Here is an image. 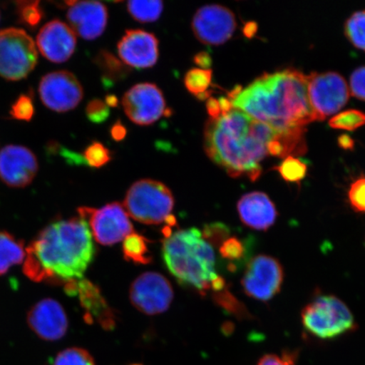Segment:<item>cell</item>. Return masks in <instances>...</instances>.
I'll return each instance as SVG.
<instances>
[{
    "instance_id": "1",
    "label": "cell",
    "mask_w": 365,
    "mask_h": 365,
    "mask_svg": "<svg viewBox=\"0 0 365 365\" xmlns=\"http://www.w3.org/2000/svg\"><path fill=\"white\" fill-rule=\"evenodd\" d=\"M304 128L279 130L231 110L205 123L204 149L213 163L234 177L257 181L267 156L287 158L307 153Z\"/></svg>"
},
{
    "instance_id": "2",
    "label": "cell",
    "mask_w": 365,
    "mask_h": 365,
    "mask_svg": "<svg viewBox=\"0 0 365 365\" xmlns=\"http://www.w3.org/2000/svg\"><path fill=\"white\" fill-rule=\"evenodd\" d=\"M95 252L93 236L83 218L53 222L26 248L23 272L36 282L66 284L82 279Z\"/></svg>"
},
{
    "instance_id": "3",
    "label": "cell",
    "mask_w": 365,
    "mask_h": 365,
    "mask_svg": "<svg viewBox=\"0 0 365 365\" xmlns=\"http://www.w3.org/2000/svg\"><path fill=\"white\" fill-rule=\"evenodd\" d=\"M228 97L232 108L276 129L304 128L317 120L307 76L294 68L264 74L244 89L232 90Z\"/></svg>"
},
{
    "instance_id": "4",
    "label": "cell",
    "mask_w": 365,
    "mask_h": 365,
    "mask_svg": "<svg viewBox=\"0 0 365 365\" xmlns=\"http://www.w3.org/2000/svg\"><path fill=\"white\" fill-rule=\"evenodd\" d=\"M164 263L181 284L195 287L205 295L218 277L212 246L195 227L179 230L163 243Z\"/></svg>"
},
{
    "instance_id": "5",
    "label": "cell",
    "mask_w": 365,
    "mask_h": 365,
    "mask_svg": "<svg viewBox=\"0 0 365 365\" xmlns=\"http://www.w3.org/2000/svg\"><path fill=\"white\" fill-rule=\"evenodd\" d=\"M301 322L305 331L322 340L336 339L357 328L349 308L333 295L314 298L303 309Z\"/></svg>"
},
{
    "instance_id": "6",
    "label": "cell",
    "mask_w": 365,
    "mask_h": 365,
    "mask_svg": "<svg viewBox=\"0 0 365 365\" xmlns=\"http://www.w3.org/2000/svg\"><path fill=\"white\" fill-rule=\"evenodd\" d=\"M175 198L163 182L145 179L136 181L128 190L124 200L127 214L148 225H161L172 215Z\"/></svg>"
},
{
    "instance_id": "7",
    "label": "cell",
    "mask_w": 365,
    "mask_h": 365,
    "mask_svg": "<svg viewBox=\"0 0 365 365\" xmlns=\"http://www.w3.org/2000/svg\"><path fill=\"white\" fill-rule=\"evenodd\" d=\"M34 40L24 30L0 31V76L16 81L26 78L38 63Z\"/></svg>"
},
{
    "instance_id": "8",
    "label": "cell",
    "mask_w": 365,
    "mask_h": 365,
    "mask_svg": "<svg viewBox=\"0 0 365 365\" xmlns=\"http://www.w3.org/2000/svg\"><path fill=\"white\" fill-rule=\"evenodd\" d=\"M308 96L317 120L322 121L344 108L349 99L346 80L339 73L326 72L307 76Z\"/></svg>"
},
{
    "instance_id": "9",
    "label": "cell",
    "mask_w": 365,
    "mask_h": 365,
    "mask_svg": "<svg viewBox=\"0 0 365 365\" xmlns=\"http://www.w3.org/2000/svg\"><path fill=\"white\" fill-rule=\"evenodd\" d=\"M284 271L277 259L258 255L246 267L241 284L246 295L255 300L267 302L282 289Z\"/></svg>"
},
{
    "instance_id": "10",
    "label": "cell",
    "mask_w": 365,
    "mask_h": 365,
    "mask_svg": "<svg viewBox=\"0 0 365 365\" xmlns=\"http://www.w3.org/2000/svg\"><path fill=\"white\" fill-rule=\"evenodd\" d=\"M78 212L79 217L88 222L95 240L103 245H115L133 232L129 215L118 202L100 209L81 207Z\"/></svg>"
},
{
    "instance_id": "11",
    "label": "cell",
    "mask_w": 365,
    "mask_h": 365,
    "mask_svg": "<svg viewBox=\"0 0 365 365\" xmlns=\"http://www.w3.org/2000/svg\"><path fill=\"white\" fill-rule=\"evenodd\" d=\"M132 304L148 316L165 312L173 299V289L165 277L158 272H145L130 286Z\"/></svg>"
},
{
    "instance_id": "12",
    "label": "cell",
    "mask_w": 365,
    "mask_h": 365,
    "mask_svg": "<svg viewBox=\"0 0 365 365\" xmlns=\"http://www.w3.org/2000/svg\"><path fill=\"white\" fill-rule=\"evenodd\" d=\"M122 105L127 117L138 125H153L160 118L170 114L162 91L153 83L132 86L123 97Z\"/></svg>"
},
{
    "instance_id": "13",
    "label": "cell",
    "mask_w": 365,
    "mask_h": 365,
    "mask_svg": "<svg viewBox=\"0 0 365 365\" xmlns=\"http://www.w3.org/2000/svg\"><path fill=\"white\" fill-rule=\"evenodd\" d=\"M38 91L45 106L58 113L76 108L84 96L78 79L66 71H54L44 76L40 81Z\"/></svg>"
},
{
    "instance_id": "14",
    "label": "cell",
    "mask_w": 365,
    "mask_h": 365,
    "mask_svg": "<svg viewBox=\"0 0 365 365\" xmlns=\"http://www.w3.org/2000/svg\"><path fill=\"white\" fill-rule=\"evenodd\" d=\"M191 26L200 43L221 45L234 35L237 23L235 14L230 9L219 4H209L196 11Z\"/></svg>"
},
{
    "instance_id": "15",
    "label": "cell",
    "mask_w": 365,
    "mask_h": 365,
    "mask_svg": "<svg viewBox=\"0 0 365 365\" xmlns=\"http://www.w3.org/2000/svg\"><path fill=\"white\" fill-rule=\"evenodd\" d=\"M38 162L31 150L9 145L0 150V180L12 188H24L34 180Z\"/></svg>"
},
{
    "instance_id": "16",
    "label": "cell",
    "mask_w": 365,
    "mask_h": 365,
    "mask_svg": "<svg viewBox=\"0 0 365 365\" xmlns=\"http://www.w3.org/2000/svg\"><path fill=\"white\" fill-rule=\"evenodd\" d=\"M118 53L127 66L150 68L158 62V40L153 34L143 30H128L118 43Z\"/></svg>"
},
{
    "instance_id": "17",
    "label": "cell",
    "mask_w": 365,
    "mask_h": 365,
    "mask_svg": "<svg viewBox=\"0 0 365 365\" xmlns=\"http://www.w3.org/2000/svg\"><path fill=\"white\" fill-rule=\"evenodd\" d=\"M76 34L66 23L53 20L43 26L36 38L38 50L48 61L61 63L76 51Z\"/></svg>"
},
{
    "instance_id": "18",
    "label": "cell",
    "mask_w": 365,
    "mask_h": 365,
    "mask_svg": "<svg viewBox=\"0 0 365 365\" xmlns=\"http://www.w3.org/2000/svg\"><path fill=\"white\" fill-rule=\"evenodd\" d=\"M27 322L31 329L46 341L61 339L68 330L65 309L52 299H44L34 305L27 314Z\"/></svg>"
},
{
    "instance_id": "19",
    "label": "cell",
    "mask_w": 365,
    "mask_h": 365,
    "mask_svg": "<svg viewBox=\"0 0 365 365\" xmlns=\"http://www.w3.org/2000/svg\"><path fill=\"white\" fill-rule=\"evenodd\" d=\"M67 19L75 34L85 40L101 36L108 24V10L98 1H68Z\"/></svg>"
},
{
    "instance_id": "20",
    "label": "cell",
    "mask_w": 365,
    "mask_h": 365,
    "mask_svg": "<svg viewBox=\"0 0 365 365\" xmlns=\"http://www.w3.org/2000/svg\"><path fill=\"white\" fill-rule=\"evenodd\" d=\"M237 209L242 222L254 230H268L278 216L275 204L267 194L259 191L242 196Z\"/></svg>"
},
{
    "instance_id": "21",
    "label": "cell",
    "mask_w": 365,
    "mask_h": 365,
    "mask_svg": "<svg viewBox=\"0 0 365 365\" xmlns=\"http://www.w3.org/2000/svg\"><path fill=\"white\" fill-rule=\"evenodd\" d=\"M76 296L79 297L81 307L88 312L85 316L86 322L93 323V317H95L104 329H113L115 327V314L108 307L102 291L97 285L82 278L77 282Z\"/></svg>"
},
{
    "instance_id": "22",
    "label": "cell",
    "mask_w": 365,
    "mask_h": 365,
    "mask_svg": "<svg viewBox=\"0 0 365 365\" xmlns=\"http://www.w3.org/2000/svg\"><path fill=\"white\" fill-rule=\"evenodd\" d=\"M25 257L24 242L17 240L10 232H0V276L11 267L22 263Z\"/></svg>"
},
{
    "instance_id": "23",
    "label": "cell",
    "mask_w": 365,
    "mask_h": 365,
    "mask_svg": "<svg viewBox=\"0 0 365 365\" xmlns=\"http://www.w3.org/2000/svg\"><path fill=\"white\" fill-rule=\"evenodd\" d=\"M123 255L128 262L148 264L153 262L150 255L149 240L144 236L132 232L123 240Z\"/></svg>"
},
{
    "instance_id": "24",
    "label": "cell",
    "mask_w": 365,
    "mask_h": 365,
    "mask_svg": "<svg viewBox=\"0 0 365 365\" xmlns=\"http://www.w3.org/2000/svg\"><path fill=\"white\" fill-rule=\"evenodd\" d=\"M127 10L137 21L141 23L153 22L158 20L163 11V3L160 0L153 1H129Z\"/></svg>"
},
{
    "instance_id": "25",
    "label": "cell",
    "mask_w": 365,
    "mask_h": 365,
    "mask_svg": "<svg viewBox=\"0 0 365 365\" xmlns=\"http://www.w3.org/2000/svg\"><path fill=\"white\" fill-rule=\"evenodd\" d=\"M212 71L203 70V68H191L186 73L184 82L187 90L191 94L197 97L200 94L207 93L212 84Z\"/></svg>"
},
{
    "instance_id": "26",
    "label": "cell",
    "mask_w": 365,
    "mask_h": 365,
    "mask_svg": "<svg viewBox=\"0 0 365 365\" xmlns=\"http://www.w3.org/2000/svg\"><path fill=\"white\" fill-rule=\"evenodd\" d=\"M345 34L354 47L365 51V10L354 13L346 20Z\"/></svg>"
},
{
    "instance_id": "27",
    "label": "cell",
    "mask_w": 365,
    "mask_h": 365,
    "mask_svg": "<svg viewBox=\"0 0 365 365\" xmlns=\"http://www.w3.org/2000/svg\"><path fill=\"white\" fill-rule=\"evenodd\" d=\"M277 170L286 182H299L307 176L308 167L302 160L289 156L277 167Z\"/></svg>"
},
{
    "instance_id": "28",
    "label": "cell",
    "mask_w": 365,
    "mask_h": 365,
    "mask_svg": "<svg viewBox=\"0 0 365 365\" xmlns=\"http://www.w3.org/2000/svg\"><path fill=\"white\" fill-rule=\"evenodd\" d=\"M365 125V113L350 109L336 114L329 121V125L333 129L354 131Z\"/></svg>"
},
{
    "instance_id": "29",
    "label": "cell",
    "mask_w": 365,
    "mask_h": 365,
    "mask_svg": "<svg viewBox=\"0 0 365 365\" xmlns=\"http://www.w3.org/2000/svg\"><path fill=\"white\" fill-rule=\"evenodd\" d=\"M16 13L18 19L29 27L38 26L43 17L42 8L39 1H17Z\"/></svg>"
},
{
    "instance_id": "30",
    "label": "cell",
    "mask_w": 365,
    "mask_h": 365,
    "mask_svg": "<svg viewBox=\"0 0 365 365\" xmlns=\"http://www.w3.org/2000/svg\"><path fill=\"white\" fill-rule=\"evenodd\" d=\"M97 63L109 80H120L128 75L129 71L125 63L118 61L112 53L103 51L98 56Z\"/></svg>"
},
{
    "instance_id": "31",
    "label": "cell",
    "mask_w": 365,
    "mask_h": 365,
    "mask_svg": "<svg viewBox=\"0 0 365 365\" xmlns=\"http://www.w3.org/2000/svg\"><path fill=\"white\" fill-rule=\"evenodd\" d=\"M53 365H95V361L88 351L81 348H71L59 353Z\"/></svg>"
},
{
    "instance_id": "32",
    "label": "cell",
    "mask_w": 365,
    "mask_h": 365,
    "mask_svg": "<svg viewBox=\"0 0 365 365\" xmlns=\"http://www.w3.org/2000/svg\"><path fill=\"white\" fill-rule=\"evenodd\" d=\"M82 158L88 166L99 168L111 161L112 155L104 145L96 141L86 148Z\"/></svg>"
},
{
    "instance_id": "33",
    "label": "cell",
    "mask_w": 365,
    "mask_h": 365,
    "mask_svg": "<svg viewBox=\"0 0 365 365\" xmlns=\"http://www.w3.org/2000/svg\"><path fill=\"white\" fill-rule=\"evenodd\" d=\"M219 252L223 259L231 262V264H235L243 261L246 255V247L244 241L237 237H230L219 246Z\"/></svg>"
},
{
    "instance_id": "34",
    "label": "cell",
    "mask_w": 365,
    "mask_h": 365,
    "mask_svg": "<svg viewBox=\"0 0 365 365\" xmlns=\"http://www.w3.org/2000/svg\"><path fill=\"white\" fill-rule=\"evenodd\" d=\"M213 299L216 304L227 310V312L235 314L241 318L249 317L248 310L245 309V305L241 304L238 299L232 295L230 291L222 290L217 292L213 295Z\"/></svg>"
},
{
    "instance_id": "35",
    "label": "cell",
    "mask_w": 365,
    "mask_h": 365,
    "mask_svg": "<svg viewBox=\"0 0 365 365\" xmlns=\"http://www.w3.org/2000/svg\"><path fill=\"white\" fill-rule=\"evenodd\" d=\"M203 238L210 245L220 246L230 237V230L225 223L213 222L204 227Z\"/></svg>"
},
{
    "instance_id": "36",
    "label": "cell",
    "mask_w": 365,
    "mask_h": 365,
    "mask_svg": "<svg viewBox=\"0 0 365 365\" xmlns=\"http://www.w3.org/2000/svg\"><path fill=\"white\" fill-rule=\"evenodd\" d=\"M348 198L354 212L365 213V177L359 178L350 185Z\"/></svg>"
},
{
    "instance_id": "37",
    "label": "cell",
    "mask_w": 365,
    "mask_h": 365,
    "mask_svg": "<svg viewBox=\"0 0 365 365\" xmlns=\"http://www.w3.org/2000/svg\"><path fill=\"white\" fill-rule=\"evenodd\" d=\"M34 113V104L29 95H21L11 109V116L17 120L30 121Z\"/></svg>"
},
{
    "instance_id": "38",
    "label": "cell",
    "mask_w": 365,
    "mask_h": 365,
    "mask_svg": "<svg viewBox=\"0 0 365 365\" xmlns=\"http://www.w3.org/2000/svg\"><path fill=\"white\" fill-rule=\"evenodd\" d=\"M86 116L91 122L101 124L110 115V108L101 99H93L89 102L86 108Z\"/></svg>"
},
{
    "instance_id": "39",
    "label": "cell",
    "mask_w": 365,
    "mask_h": 365,
    "mask_svg": "<svg viewBox=\"0 0 365 365\" xmlns=\"http://www.w3.org/2000/svg\"><path fill=\"white\" fill-rule=\"evenodd\" d=\"M350 88L356 98L365 101V66L358 68L350 78Z\"/></svg>"
},
{
    "instance_id": "40",
    "label": "cell",
    "mask_w": 365,
    "mask_h": 365,
    "mask_svg": "<svg viewBox=\"0 0 365 365\" xmlns=\"http://www.w3.org/2000/svg\"><path fill=\"white\" fill-rule=\"evenodd\" d=\"M296 358L294 352H285L281 356L266 354L259 359L257 365H295Z\"/></svg>"
},
{
    "instance_id": "41",
    "label": "cell",
    "mask_w": 365,
    "mask_h": 365,
    "mask_svg": "<svg viewBox=\"0 0 365 365\" xmlns=\"http://www.w3.org/2000/svg\"><path fill=\"white\" fill-rule=\"evenodd\" d=\"M193 61L196 66H198L200 68H203V70H209L212 63V57L207 52H200L195 54Z\"/></svg>"
},
{
    "instance_id": "42",
    "label": "cell",
    "mask_w": 365,
    "mask_h": 365,
    "mask_svg": "<svg viewBox=\"0 0 365 365\" xmlns=\"http://www.w3.org/2000/svg\"><path fill=\"white\" fill-rule=\"evenodd\" d=\"M207 110L211 118H217L222 115L220 103L216 98H210L207 99Z\"/></svg>"
},
{
    "instance_id": "43",
    "label": "cell",
    "mask_w": 365,
    "mask_h": 365,
    "mask_svg": "<svg viewBox=\"0 0 365 365\" xmlns=\"http://www.w3.org/2000/svg\"><path fill=\"white\" fill-rule=\"evenodd\" d=\"M110 133L114 140L121 141L125 138L127 130L120 121H118L112 126Z\"/></svg>"
},
{
    "instance_id": "44",
    "label": "cell",
    "mask_w": 365,
    "mask_h": 365,
    "mask_svg": "<svg viewBox=\"0 0 365 365\" xmlns=\"http://www.w3.org/2000/svg\"><path fill=\"white\" fill-rule=\"evenodd\" d=\"M339 144L341 148L352 149L354 148V140L348 135H342L339 137Z\"/></svg>"
},
{
    "instance_id": "45",
    "label": "cell",
    "mask_w": 365,
    "mask_h": 365,
    "mask_svg": "<svg viewBox=\"0 0 365 365\" xmlns=\"http://www.w3.org/2000/svg\"><path fill=\"white\" fill-rule=\"evenodd\" d=\"M105 103H106L109 108L118 107V100L114 95H108L105 98Z\"/></svg>"
},
{
    "instance_id": "46",
    "label": "cell",
    "mask_w": 365,
    "mask_h": 365,
    "mask_svg": "<svg viewBox=\"0 0 365 365\" xmlns=\"http://www.w3.org/2000/svg\"><path fill=\"white\" fill-rule=\"evenodd\" d=\"M255 31H257V25H255V23L250 22L245 27V34L247 36L248 38H251V36L255 34Z\"/></svg>"
},
{
    "instance_id": "47",
    "label": "cell",
    "mask_w": 365,
    "mask_h": 365,
    "mask_svg": "<svg viewBox=\"0 0 365 365\" xmlns=\"http://www.w3.org/2000/svg\"><path fill=\"white\" fill-rule=\"evenodd\" d=\"M132 365H143V364H132Z\"/></svg>"
}]
</instances>
